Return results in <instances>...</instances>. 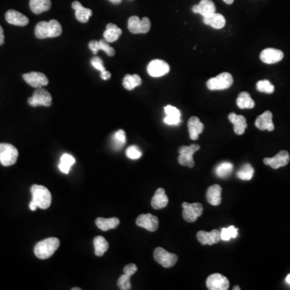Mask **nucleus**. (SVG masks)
I'll return each instance as SVG.
<instances>
[{
	"instance_id": "f257e3e1",
	"label": "nucleus",
	"mask_w": 290,
	"mask_h": 290,
	"mask_svg": "<svg viewBox=\"0 0 290 290\" xmlns=\"http://www.w3.org/2000/svg\"><path fill=\"white\" fill-rule=\"evenodd\" d=\"M62 27L58 21L52 20L49 21H41L35 27V35L38 39L53 38L61 36Z\"/></svg>"
},
{
	"instance_id": "f03ea898",
	"label": "nucleus",
	"mask_w": 290,
	"mask_h": 290,
	"mask_svg": "<svg viewBox=\"0 0 290 290\" xmlns=\"http://www.w3.org/2000/svg\"><path fill=\"white\" fill-rule=\"evenodd\" d=\"M60 246V241L58 238H48L44 240L40 241L36 243L34 247V253L37 258L41 260H46L50 258L56 252Z\"/></svg>"
},
{
	"instance_id": "7ed1b4c3",
	"label": "nucleus",
	"mask_w": 290,
	"mask_h": 290,
	"mask_svg": "<svg viewBox=\"0 0 290 290\" xmlns=\"http://www.w3.org/2000/svg\"><path fill=\"white\" fill-rule=\"evenodd\" d=\"M31 193L32 195V201L36 203L37 207L45 210L50 207L52 203V195L46 187L34 185L31 188Z\"/></svg>"
},
{
	"instance_id": "20e7f679",
	"label": "nucleus",
	"mask_w": 290,
	"mask_h": 290,
	"mask_svg": "<svg viewBox=\"0 0 290 290\" xmlns=\"http://www.w3.org/2000/svg\"><path fill=\"white\" fill-rule=\"evenodd\" d=\"M234 82L233 77L230 73H221L215 78H211L207 82V86L210 90H227Z\"/></svg>"
},
{
	"instance_id": "39448f33",
	"label": "nucleus",
	"mask_w": 290,
	"mask_h": 290,
	"mask_svg": "<svg viewBox=\"0 0 290 290\" xmlns=\"http://www.w3.org/2000/svg\"><path fill=\"white\" fill-rule=\"evenodd\" d=\"M19 152L12 144H0V163L3 166H11L15 164L18 159Z\"/></svg>"
},
{
	"instance_id": "423d86ee",
	"label": "nucleus",
	"mask_w": 290,
	"mask_h": 290,
	"mask_svg": "<svg viewBox=\"0 0 290 290\" xmlns=\"http://www.w3.org/2000/svg\"><path fill=\"white\" fill-rule=\"evenodd\" d=\"M27 103L33 107L39 106H50L52 105V96L47 90L42 87L36 88L33 95L30 97Z\"/></svg>"
},
{
	"instance_id": "0eeeda50",
	"label": "nucleus",
	"mask_w": 290,
	"mask_h": 290,
	"mask_svg": "<svg viewBox=\"0 0 290 290\" xmlns=\"http://www.w3.org/2000/svg\"><path fill=\"white\" fill-rule=\"evenodd\" d=\"M200 149L198 144H191L189 146H182L178 149V153L180 156L178 157L179 164L183 166H188L189 168L194 167V160L193 156L197 151Z\"/></svg>"
},
{
	"instance_id": "6e6552de",
	"label": "nucleus",
	"mask_w": 290,
	"mask_h": 290,
	"mask_svg": "<svg viewBox=\"0 0 290 290\" xmlns=\"http://www.w3.org/2000/svg\"><path fill=\"white\" fill-rule=\"evenodd\" d=\"M153 257L155 259V261L164 268H171L175 265L178 261V257L177 255L167 252L166 250L162 247L156 248L153 253Z\"/></svg>"
},
{
	"instance_id": "1a4fd4ad",
	"label": "nucleus",
	"mask_w": 290,
	"mask_h": 290,
	"mask_svg": "<svg viewBox=\"0 0 290 290\" xmlns=\"http://www.w3.org/2000/svg\"><path fill=\"white\" fill-rule=\"evenodd\" d=\"M182 206L183 218L188 223H194L203 214V207L201 203H183Z\"/></svg>"
},
{
	"instance_id": "9d476101",
	"label": "nucleus",
	"mask_w": 290,
	"mask_h": 290,
	"mask_svg": "<svg viewBox=\"0 0 290 290\" xmlns=\"http://www.w3.org/2000/svg\"><path fill=\"white\" fill-rule=\"evenodd\" d=\"M129 30L133 34L147 33L150 31L151 22L148 17L140 20L138 16L130 17L128 22Z\"/></svg>"
},
{
	"instance_id": "9b49d317",
	"label": "nucleus",
	"mask_w": 290,
	"mask_h": 290,
	"mask_svg": "<svg viewBox=\"0 0 290 290\" xmlns=\"http://www.w3.org/2000/svg\"><path fill=\"white\" fill-rule=\"evenodd\" d=\"M169 70H170V67L169 64L160 59L153 60L147 67V71L149 73V75L153 78H160L164 76L169 72Z\"/></svg>"
},
{
	"instance_id": "f8f14e48",
	"label": "nucleus",
	"mask_w": 290,
	"mask_h": 290,
	"mask_svg": "<svg viewBox=\"0 0 290 290\" xmlns=\"http://www.w3.org/2000/svg\"><path fill=\"white\" fill-rule=\"evenodd\" d=\"M207 286L210 290H227L229 289L230 282L223 275L214 273L207 278Z\"/></svg>"
},
{
	"instance_id": "ddd939ff",
	"label": "nucleus",
	"mask_w": 290,
	"mask_h": 290,
	"mask_svg": "<svg viewBox=\"0 0 290 290\" xmlns=\"http://www.w3.org/2000/svg\"><path fill=\"white\" fill-rule=\"evenodd\" d=\"M290 160V153L286 150H282L272 158H266L264 159V163L269 165L272 169H277L281 167L286 166Z\"/></svg>"
},
{
	"instance_id": "4468645a",
	"label": "nucleus",
	"mask_w": 290,
	"mask_h": 290,
	"mask_svg": "<svg viewBox=\"0 0 290 290\" xmlns=\"http://www.w3.org/2000/svg\"><path fill=\"white\" fill-rule=\"evenodd\" d=\"M138 227H143L149 232H156L159 226V220L157 216L152 214H140L135 221Z\"/></svg>"
},
{
	"instance_id": "2eb2a0df",
	"label": "nucleus",
	"mask_w": 290,
	"mask_h": 290,
	"mask_svg": "<svg viewBox=\"0 0 290 290\" xmlns=\"http://www.w3.org/2000/svg\"><path fill=\"white\" fill-rule=\"evenodd\" d=\"M23 79L29 86L41 88L47 86L49 79L44 74L40 72H31L23 75Z\"/></svg>"
},
{
	"instance_id": "dca6fc26",
	"label": "nucleus",
	"mask_w": 290,
	"mask_h": 290,
	"mask_svg": "<svg viewBox=\"0 0 290 290\" xmlns=\"http://www.w3.org/2000/svg\"><path fill=\"white\" fill-rule=\"evenodd\" d=\"M260 58L264 63L269 64V65L277 63L284 58V53L281 50L268 48L261 53Z\"/></svg>"
},
{
	"instance_id": "f3484780",
	"label": "nucleus",
	"mask_w": 290,
	"mask_h": 290,
	"mask_svg": "<svg viewBox=\"0 0 290 290\" xmlns=\"http://www.w3.org/2000/svg\"><path fill=\"white\" fill-rule=\"evenodd\" d=\"M197 238L203 245H213L220 241V232L218 230H213L211 232L199 231L197 233Z\"/></svg>"
},
{
	"instance_id": "a211bd4d",
	"label": "nucleus",
	"mask_w": 290,
	"mask_h": 290,
	"mask_svg": "<svg viewBox=\"0 0 290 290\" xmlns=\"http://www.w3.org/2000/svg\"><path fill=\"white\" fill-rule=\"evenodd\" d=\"M255 125L261 131L272 132L275 129L274 124L272 122V113L269 110L264 111L262 115L257 118Z\"/></svg>"
},
{
	"instance_id": "6ab92c4d",
	"label": "nucleus",
	"mask_w": 290,
	"mask_h": 290,
	"mask_svg": "<svg viewBox=\"0 0 290 290\" xmlns=\"http://www.w3.org/2000/svg\"><path fill=\"white\" fill-rule=\"evenodd\" d=\"M192 11L196 14H200L203 17H208L215 13L216 7L211 0H202L198 5H194Z\"/></svg>"
},
{
	"instance_id": "aec40b11",
	"label": "nucleus",
	"mask_w": 290,
	"mask_h": 290,
	"mask_svg": "<svg viewBox=\"0 0 290 290\" xmlns=\"http://www.w3.org/2000/svg\"><path fill=\"white\" fill-rule=\"evenodd\" d=\"M5 18H6L7 23H9L11 25L21 26V27L26 26L29 23V20L27 16H25V15H23L22 13L16 11V10L7 11V13L5 15Z\"/></svg>"
},
{
	"instance_id": "412c9836",
	"label": "nucleus",
	"mask_w": 290,
	"mask_h": 290,
	"mask_svg": "<svg viewBox=\"0 0 290 290\" xmlns=\"http://www.w3.org/2000/svg\"><path fill=\"white\" fill-rule=\"evenodd\" d=\"M188 130L189 137L193 140H197L201 133L204 130V124L200 121V119L196 116L189 118L188 121Z\"/></svg>"
},
{
	"instance_id": "4be33fe9",
	"label": "nucleus",
	"mask_w": 290,
	"mask_h": 290,
	"mask_svg": "<svg viewBox=\"0 0 290 290\" xmlns=\"http://www.w3.org/2000/svg\"><path fill=\"white\" fill-rule=\"evenodd\" d=\"M230 122L234 125V132L237 135H243L247 129V119L243 115H237L235 113H231L228 115Z\"/></svg>"
},
{
	"instance_id": "5701e85b",
	"label": "nucleus",
	"mask_w": 290,
	"mask_h": 290,
	"mask_svg": "<svg viewBox=\"0 0 290 290\" xmlns=\"http://www.w3.org/2000/svg\"><path fill=\"white\" fill-rule=\"evenodd\" d=\"M164 112L166 117L164 118V122L168 125H178L182 122L180 110L175 106L171 105L164 106Z\"/></svg>"
},
{
	"instance_id": "b1692460",
	"label": "nucleus",
	"mask_w": 290,
	"mask_h": 290,
	"mask_svg": "<svg viewBox=\"0 0 290 290\" xmlns=\"http://www.w3.org/2000/svg\"><path fill=\"white\" fill-rule=\"evenodd\" d=\"M169 203V198L165 194V191L163 188H159L156 191L155 194L153 196L151 204L153 209L160 210L167 207Z\"/></svg>"
},
{
	"instance_id": "393cba45",
	"label": "nucleus",
	"mask_w": 290,
	"mask_h": 290,
	"mask_svg": "<svg viewBox=\"0 0 290 290\" xmlns=\"http://www.w3.org/2000/svg\"><path fill=\"white\" fill-rule=\"evenodd\" d=\"M73 9L75 11V16L79 22L87 23L90 16H92V11L84 7L79 1H75L72 3Z\"/></svg>"
},
{
	"instance_id": "a878e982",
	"label": "nucleus",
	"mask_w": 290,
	"mask_h": 290,
	"mask_svg": "<svg viewBox=\"0 0 290 290\" xmlns=\"http://www.w3.org/2000/svg\"><path fill=\"white\" fill-rule=\"evenodd\" d=\"M222 187L219 185H213L207 189V199L210 204L213 206H218L222 202L221 198Z\"/></svg>"
},
{
	"instance_id": "bb28decb",
	"label": "nucleus",
	"mask_w": 290,
	"mask_h": 290,
	"mask_svg": "<svg viewBox=\"0 0 290 290\" xmlns=\"http://www.w3.org/2000/svg\"><path fill=\"white\" fill-rule=\"evenodd\" d=\"M203 22L215 29H222L226 25V19L223 15L215 12L208 17H203Z\"/></svg>"
},
{
	"instance_id": "cd10ccee",
	"label": "nucleus",
	"mask_w": 290,
	"mask_h": 290,
	"mask_svg": "<svg viewBox=\"0 0 290 290\" xmlns=\"http://www.w3.org/2000/svg\"><path fill=\"white\" fill-rule=\"evenodd\" d=\"M30 8L36 15L49 11L51 8V0H30Z\"/></svg>"
},
{
	"instance_id": "c85d7f7f",
	"label": "nucleus",
	"mask_w": 290,
	"mask_h": 290,
	"mask_svg": "<svg viewBox=\"0 0 290 290\" xmlns=\"http://www.w3.org/2000/svg\"><path fill=\"white\" fill-rule=\"evenodd\" d=\"M122 30L118 27L117 25L114 24H108L106 25V29L104 32V39L109 43H112L117 41L119 36H121Z\"/></svg>"
},
{
	"instance_id": "c756f323",
	"label": "nucleus",
	"mask_w": 290,
	"mask_h": 290,
	"mask_svg": "<svg viewBox=\"0 0 290 290\" xmlns=\"http://www.w3.org/2000/svg\"><path fill=\"white\" fill-rule=\"evenodd\" d=\"M95 223L99 229L106 232L108 230L116 228L119 226V219L118 218H98L95 221Z\"/></svg>"
},
{
	"instance_id": "7c9ffc66",
	"label": "nucleus",
	"mask_w": 290,
	"mask_h": 290,
	"mask_svg": "<svg viewBox=\"0 0 290 290\" xmlns=\"http://www.w3.org/2000/svg\"><path fill=\"white\" fill-rule=\"evenodd\" d=\"M237 106L240 109H252L255 106V102L249 93L243 91L238 95L237 101Z\"/></svg>"
},
{
	"instance_id": "2f4dec72",
	"label": "nucleus",
	"mask_w": 290,
	"mask_h": 290,
	"mask_svg": "<svg viewBox=\"0 0 290 290\" xmlns=\"http://www.w3.org/2000/svg\"><path fill=\"white\" fill-rule=\"evenodd\" d=\"M95 253L97 257H103L109 248V243L103 237H97L94 238Z\"/></svg>"
},
{
	"instance_id": "473e14b6",
	"label": "nucleus",
	"mask_w": 290,
	"mask_h": 290,
	"mask_svg": "<svg viewBox=\"0 0 290 290\" xmlns=\"http://www.w3.org/2000/svg\"><path fill=\"white\" fill-rule=\"evenodd\" d=\"M142 83V79L138 75H127L124 77L123 85L124 88L129 90H132L135 87L140 86Z\"/></svg>"
},
{
	"instance_id": "72a5a7b5",
	"label": "nucleus",
	"mask_w": 290,
	"mask_h": 290,
	"mask_svg": "<svg viewBox=\"0 0 290 290\" xmlns=\"http://www.w3.org/2000/svg\"><path fill=\"white\" fill-rule=\"evenodd\" d=\"M75 164V159L73 158L72 156L70 154H64L61 156V161L59 164V169L61 170L62 173H69L71 167Z\"/></svg>"
},
{
	"instance_id": "f704fd0d",
	"label": "nucleus",
	"mask_w": 290,
	"mask_h": 290,
	"mask_svg": "<svg viewBox=\"0 0 290 290\" xmlns=\"http://www.w3.org/2000/svg\"><path fill=\"white\" fill-rule=\"evenodd\" d=\"M232 170H233V164L230 162L225 161L217 165L215 168V173L218 178H227L232 173Z\"/></svg>"
},
{
	"instance_id": "c9c22d12",
	"label": "nucleus",
	"mask_w": 290,
	"mask_h": 290,
	"mask_svg": "<svg viewBox=\"0 0 290 290\" xmlns=\"http://www.w3.org/2000/svg\"><path fill=\"white\" fill-rule=\"evenodd\" d=\"M126 143V134L124 130H119L114 134L112 138V144L114 149L119 150Z\"/></svg>"
},
{
	"instance_id": "e433bc0d",
	"label": "nucleus",
	"mask_w": 290,
	"mask_h": 290,
	"mask_svg": "<svg viewBox=\"0 0 290 290\" xmlns=\"http://www.w3.org/2000/svg\"><path fill=\"white\" fill-rule=\"evenodd\" d=\"M254 175V169L250 164H245L237 172V177L241 180L249 181Z\"/></svg>"
},
{
	"instance_id": "4c0bfd02",
	"label": "nucleus",
	"mask_w": 290,
	"mask_h": 290,
	"mask_svg": "<svg viewBox=\"0 0 290 290\" xmlns=\"http://www.w3.org/2000/svg\"><path fill=\"white\" fill-rule=\"evenodd\" d=\"M237 236H238V229L234 226H231L227 228H223L222 232H220L222 240L228 241L232 238H237Z\"/></svg>"
},
{
	"instance_id": "58836bf2",
	"label": "nucleus",
	"mask_w": 290,
	"mask_h": 290,
	"mask_svg": "<svg viewBox=\"0 0 290 290\" xmlns=\"http://www.w3.org/2000/svg\"><path fill=\"white\" fill-rule=\"evenodd\" d=\"M257 89L260 92L272 94L274 92V86L268 80H261L257 83Z\"/></svg>"
},
{
	"instance_id": "ea45409f",
	"label": "nucleus",
	"mask_w": 290,
	"mask_h": 290,
	"mask_svg": "<svg viewBox=\"0 0 290 290\" xmlns=\"http://www.w3.org/2000/svg\"><path fill=\"white\" fill-rule=\"evenodd\" d=\"M130 276L126 274H123L118 279L117 285L119 288L122 290H129L132 289L130 282Z\"/></svg>"
},
{
	"instance_id": "a19ab883",
	"label": "nucleus",
	"mask_w": 290,
	"mask_h": 290,
	"mask_svg": "<svg viewBox=\"0 0 290 290\" xmlns=\"http://www.w3.org/2000/svg\"><path fill=\"white\" fill-rule=\"evenodd\" d=\"M126 155L128 158H130L132 160H137L141 157L142 153L138 147L132 145V146H130L129 149H127Z\"/></svg>"
},
{
	"instance_id": "79ce46f5",
	"label": "nucleus",
	"mask_w": 290,
	"mask_h": 290,
	"mask_svg": "<svg viewBox=\"0 0 290 290\" xmlns=\"http://www.w3.org/2000/svg\"><path fill=\"white\" fill-rule=\"evenodd\" d=\"M99 42L100 50L104 51V52L107 54L108 56H113L115 55V50L111 46H110L109 42H107L106 40H100Z\"/></svg>"
},
{
	"instance_id": "37998d69",
	"label": "nucleus",
	"mask_w": 290,
	"mask_h": 290,
	"mask_svg": "<svg viewBox=\"0 0 290 290\" xmlns=\"http://www.w3.org/2000/svg\"><path fill=\"white\" fill-rule=\"evenodd\" d=\"M90 62H91L93 67L96 69V70H99L100 72H104L106 70V68L104 67V61L99 56L93 57Z\"/></svg>"
},
{
	"instance_id": "c03bdc74",
	"label": "nucleus",
	"mask_w": 290,
	"mask_h": 290,
	"mask_svg": "<svg viewBox=\"0 0 290 290\" xmlns=\"http://www.w3.org/2000/svg\"><path fill=\"white\" fill-rule=\"evenodd\" d=\"M136 271H137V266L135 265V264H129L124 268V274L129 275L130 277L135 274Z\"/></svg>"
},
{
	"instance_id": "a18cd8bd",
	"label": "nucleus",
	"mask_w": 290,
	"mask_h": 290,
	"mask_svg": "<svg viewBox=\"0 0 290 290\" xmlns=\"http://www.w3.org/2000/svg\"><path fill=\"white\" fill-rule=\"evenodd\" d=\"M89 48H90V50H91V51H92L93 53H99V50H100L99 41H90V43H89Z\"/></svg>"
},
{
	"instance_id": "49530a36",
	"label": "nucleus",
	"mask_w": 290,
	"mask_h": 290,
	"mask_svg": "<svg viewBox=\"0 0 290 290\" xmlns=\"http://www.w3.org/2000/svg\"><path fill=\"white\" fill-rule=\"evenodd\" d=\"M110 73L109 71H104V72H101V78L102 79H104V80H108V79H110Z\"/></svg>"
},
{
	"instance_id": "de8ad7c7",
	"label": "nucleus",
	"mask_w": 290,
	"mask_h": 290,
	"mask_svg": "<svg viewBox=\"0 0 290 290\" xmlns=\"http://www.w3.org/2000/svg\"><path fill=\"white\" fill-rule=\"evenodd\" d=\"M4 33H3V29H2V26L0 25V46L3 45L4 43Z\"/></svg>"
},
{
	"instance_id": "09e8293b",
	"label": "nucleus",
	"mask_w": 290,
	"mask_h": 290,
	"mask_svg": "<svg viewBox=\"0 0 290 290\" xmlns=\"http://www.w3.org/2000/svg\"><path fill=\"white\" fill-rule=\"evenodd\" d=\"M29 208L32 211H35L36 208H37V206H36V203H34L33 201H31V203H29Z\"/></svg>"
},
{
	"instance_id": "8fccbe9b",
	"label": "nucleus",
	"mask_w": 290,
	"mask_h": 290,
	"mask_svg": "<svg viewBox=\"0 0 290 290\" xmlns=\"http://www.w3.org/2000/svg\"><path fill=\"white\" fill-rule=\"evenodd\" d=\"M109 1L114 3V4H119L122 2V0H109Z\"/></svg>"
},
{
	"instance_id": "3c124183",
	"label": "nucleus",
	"mask_w": 290,
	"mask_h": 290,
	"mask_svg": "<svg viewBox=\"0 0 290 290\" xmlns=\"http://www.w3.org/2000/svg\"><path fill=\"white\" fill-rule=\"evenodd\" d=\"M223 2H226L227 4H232L234 2V0H223Z\"/></svg>"
},
{
	"instance_id": "603ef678",
	"label": "nucleus",
	"mask_w": 290,
	"mask_h": 290,
	"mask_svg": "<svg viewBox=\"0 0 290 290\" xmlns=\"http://www.w3.org/2000/svg\"><path fill=\"white\" fill-rule=\"evenodd\" d=\"M286 281L287 283L290 284V274H289L288 276L286 277Z\"/></svg>"
},
{
	"instance_id": "864d4df0",
	"label": "nucleus",
	"mask_w": 290,
	"mask_h": 290,
	"mask_svg": "<svg viewBox=\"0 0 290 290\" xmlns=\"http://www.w3.org/2000/svg\"><path fill=\"white\" fill-rule=\"evenodd\" d=\"M240 290V288H239V287H238V286H235L234 288H233V290Z\"/></svg>"
},
{
	"instance_id": "5fc2aeb1",
	"label": "nucleus",
	"mask_w": 290,
	"mask_h": 290,
	"mask_svg": "<svg viewBox=\"0 0 290 290\" xmlns=\"http://www.w3.org/2000/svg\"><path fill=\"white\" fill-rule=\"evenodd\" d=\"M72 290H81L80 288H73Z\"/></svg>"
}]
</instances>
